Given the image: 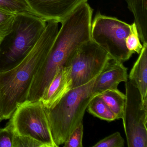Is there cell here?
Returning a JSON list of instances; mask_svg holds the SVG:
<instances>
[{
    "label": "cell",
    "instance_id": "4",
    "mask_svg": "<svg viewBox=\"0 0 147 147\" xmlns=\"http://www.w3.org/2000/svg\"><path fill=\"white\" fill-rule=\"evenodd\" d=\"M47 20L29 12L16 14L12 30L0 42V72L20 63L36 43Z\"/></svg>",
    "mask_w": 147,
    "mask_h": 147
},
{
    "label": "cell",
    "instance_id": "15",
    "mask_svg": "<svg viewBox=\"0 0 147 147\" xmlns=\"http://www.w3.org/2000/svg\"><path fill=\"white\" fill-rule=\"evenodd\" d=\"M86 110L89 113L102 120L111 122L117 119L113 113L98 95L90 100Z\"/></svg>",
    "mask_w": 147,
    "mask_h": 147
},
{
    "label": "cell",
    "instance_id": "8",
    "mask_svg": "<svg viewBox=\"0 0 147 147\" xmlns=\"http://www.w3.org/2000/svg\"><path fill=\"white\" fill-rule=\"evenodd\" d=\"M125 102L123 119L129 147H147V107L138 89L128 80L125 82Z\"/></svg>",
    "mask_w": 147,
    "mask_h": 147
},
{
    "label": "cell",
    "instance_id": "6",
    "mask_svg": "<svg viewBox=\"0 0 147 147\" xmlns=\"http://www.w3.org/2000/svg\"><path fill=\"white\" fill-rule=\"evenodd\" d=\"M130 30L131 25L98 13L92 23L91 39L105 50L113 59L123 63L132 55L127 49L125 42Z\"/></svg>",
    "mask_w": 147,
    "mask_h": 147
},
{
    "label": "cell",
    "instance_id": "21",
    "mask_svg": "<svg viewBox=\"0 0 147 147\" xmlns=\"http://www.w3.org/2000/svg\"><path fill=\"white\" fill-rule=\"evenodd\" d=\"M13 147H45L41 143L26 136L14 134Z\"/></svg>",
    "mask_w": 147,
    "mask_h": 147
},
{
    "label": "cell",
    "instance_id": "3",
    "mask_svg": "<svg viewBox=\"0 0 147 147\" xmlns=\"http://www.w3.org/2000/svg\"><path fill=\"white\" fill-rule=\"evenodd\" d=\"M95 79L71 89L51 107H45L57 147L63 144L72 131L82 123L88 104L97 95L92 92Z\"/></svg>",
    "mask_w": 147,
    "mask_h": 147
},
{
    "label": "cell",
    "instance_id": "5",
    "mask_svg": "<svg viewBox=\"0 0 147 147\" xmlns=\"http://www.w3.org/2000/svg\"><path fill=\"white\" fill-rule=\"evenodd\" d=\"M10 119L7 125L15 135L30 137L45 147H57L42 100H26L18 105Z\"/></svg>",
    "mask_w": 147,
    "mask_h": 147
},
{
    "label": "cell",
    "instance_id": "12",
    "mask_svg": "<svg viewBox=\"0 0 147 147\" xmlns=\"http://www.w3.org/2000/svg\"><path fill=\"white\" fill-rule=\"evenodd\" d=\"M128 78L138 89L143 104L147 107V43L143 44L142 49Z\"/></svg>",
    "mask_w": 147,
    "mask_h": 147
},
{
    "label": "cell",
    "instance_id": "10",
    "mask_svg": "<svg viewBox=\"0 0 147 147\" xmlns=\"http://www.w3.org/2000/svg\"><path fill=\"white\" fill-rule=\"evenodd\" d=\"M128 80L127 68L123 63L111 60L105 69L95 78L92 92L98 95L107 90L117 89L120 82Z\"/></svg>",
    "mask_w": 147,
    "mask_h": 147
},
{
    "label": "cell",
    "instance_id": "14",
    "mask_svg": "<svg viewBox=\"0 0 147 147\" xmlns=\"http://www.w3.org/2000/svg\"><path fill=\"white\" fill-rule=\"evenodd\" d=\"M113 113L116 119H122L125 102V95L117 89L107 90L98 94Z\"/></svg>",
    "mask_w": 147,
    "mask_h": 147
},
{
    "label": "cell",
    "instance_id": "19",
    "mask_svg": "<svg viewBox=\"0 0 147 147\" xmlns=\"http://www.w3.org/2000/svg\"><path fill=\"white\" fill-rule=\"evenodd\" d=\"M125 141L118 131L114 132L110 136L101 139L96 143L93 147H123Z\"/></svg>",
    "mask_w": 147,
    "mask_h": 147
},
{
    "label": "cell",
    "instance_id": "9",
    "mask_svg": "<svg viewBox=\"0 0 147 147\" xmlns=\"http://www.w3.org/2000/svg\"><path fill=\"white\" fill-rule=\"evenodd\" d=\"M88 0H26L34 14L45 20L61 23L77 7Z\"/></svg>",
    "mask_w": 147,
    "mask_h": 147
},
{
    "label": "cell",
    "instance_id": "1",
    "mask_svg": "<svg viewBox=\"0 0 147 147\" xmlns=\"http://www.w3.org/2000/svg\"><path fill=\"white\" fill-rule=\"evenodd\" d=\"M93 10L87 2L77 7L61 22L51 50L32 81L27 100H41L59 69L71 54L91 40Z\"/></svg>",
    "mask_w": 147,
    "mask_h": 147
},
{
    "label": "cell",
    "instance_id": "18",
    "mask_svg": "<svg viewBox=\"0 0 147 147\" xmlns=\"http://www.w3.org/2000/svg\"><path fill=\"white\" fill-rule=\"evenodd\" d=\"M125 45L129 51L132 54H140L143 45L140 42L138 31L135 22L131 25V30L125 39Z\"/></svg>",
    "mask_w": 147,
    "mask_h": 147
},
{
    "label": "cell",
    "instance_id": "17",
    "mask_svg": "<svg viewBox=\"0 0 147 147\" xmlns=\"http://www.w3.org/2000/svg\"><path fill=\"white\" fill-rule=\"evenodd\" d=\"M16 14L0 8V42L12 30Z\"/></svg>",
    "mask_w": 147,
    "mask_h": 147
},
{
    "label": "cell",
    "instance_id": "2",
    "mask_svg": "<svg viewBox=\"0 0 147 147\" xmlns=\"http://www.w3.org/2000/svg\"><path fill=\"white\" fill-rule=\"evenodd\" d=\"M59 23L47 21L38 41L25 58L11 69L0 72V112L4 119H10L18 105L27 100L33 79L51 50Z\"/></svg>",
    "mask_w": 147,
    "mask_h": 147
},
{
    "label": "cell",
    "instance_id": "16",
    "mask_svg": "<svg viewBox=\"0 0 147 147\" xmlns=\"http://www.w3.org/2000/svg\"><path fill=\"white\" fill-rule=\"evenodd\" d=\"M0 8L14 14L23 12L32 13L26 0H0Z\"/></svg>",
    "mask_w": 147,
    "mask_h": 147
},
{
    "label": "cell",
    "instance_id": "23",
    "mask_svg": "<svg viewBox=\"0 0 147 147\" xmlns=\"http://www.w3.org/2000/svg\"><path fill=\"white\" fill-rule=\"evenodd\" d=\"M3 119H3V117H2V115H1V113L0 112V122H1Z\"/></svg>",
    "mask_w": 147,
    "mask_h": 147
},
{
    "label": "cell",
    "instance_id": "13",
    "mask_svg": "<svg viewBox=\"0 0 147 147\" xmlns=\"http://www.w3.org/2000/svg\"><path fill=\"white\" fill-rule=\"evenodd\" d=\"M128 8L132 13L142 44L147 43V0H126Z\"/></svg>",
    "mask_w": 147,
    "mask_h": 147
},
{
    "label": "cell",
    "instance_id": "20",
    "mask_svg": "<svg viewBox=\"0 0 147 147\" xmlns=\"http://www.w3.org/2000/svg\"><path fill=\"white\" fill-rule=\"evenodd\" d=\"M83 123L80 124L70 134L66 142L63 144L65 147H82L83 138Z\"/></svg>",
    "mask_w": 147,
    "mask_h": 147
},
{
    "label": "cell",
    "instance_id": "22",
    "mask_svg": "<svg viewBox=\"0 0 147 147\" xmlns=\"http://www.w3.org/2000/svg\"><path fill=\"white\" fill-rule=\"evenodd\" d=\"M14 134L7 125L5 128H0V147H13Z\"/></svg>",
    "mask_w": 147,
    "mask_h": 147
},
{
    "label": "cell",
    "instance_id": "11",
    "mask_svg": "<svg viewBox=\"0 0 147 147\" xmlns=\"http://www.w3.org/2000/svg\"><path fill=\"white\" fill-rule=\"evenodd\" d=\"M71 70L70 66L58 69L41 99L45 108L51 107L72 89Z\"/></svg>",
    "mask_w": 147,
    "mask_h": 147
},
{
    "label": "cell",
    "instance_id": "7",
    "mask_svg": "<svg viewBox=\"0 0 147 147\" xmlns=\"http://www.w3.org/2000/svg\"><path fill=\"white\" fill-rule=\"evenodd\" d=\"M113 59L109 54L92 40L76 50L64 66L71 67L72 89L96 78Z\"/></svg>",
    "mask_w": 147,
    "mask_h": 147
}]
</instances>
